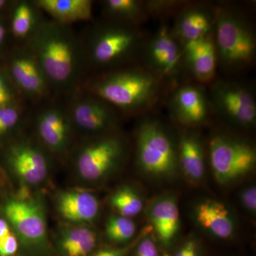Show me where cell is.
Segmentation results:
<instances>
[{"label": "cell", "instance_id": "7c38bea8", "mask_svg": "<svg viewBox=\"0 0 256 256\" xmlns=\"http://www.w3.org/2000/svg\"><path fill=\"white\" fill-rule=\"evenodd\" d=\"M206 88L188 82L170 90L168 109L176 126L195 130L210 122L213 112Z\"/></svg>", "mask_w": 256, "mask_h": 256}, {"label": "cell", "instance_id": "9a60e30c", "mask_svg": "<svg viewBox=\"0 0 256 256\" xmlns=\"http://www.w3.org/2000/svg\"><path fill=\"white\" fill-rule=\"evenodd\" d=\"M10 78L18 94L30 100L41 101L52 92L46 76L26 44L12 57Z\"/></svg>", "mask_w": 256, "mask_h": 256}, {"label": "cell", "instance_id": "484cf974", "mask_svg": "<svg viewBox=\"0 0 256 256\" xmlns=\"http://www.w3.org/2000/svg\"><path fill=\"white\" fill-rule=\"evenodd\" d=\"M109 204L117 214L132 218L140 214L143 210L142 197L134 188L126 185L111 194Z\"/></svg>", "mask_w": 256, "mask_h": 256}, {"label": "cell", "instance_id": "5bb4252c", "mask_svg": "<svg viewBox=\"0 0 256 256\" xmlns=\"http://www.w3.org/2000/svg\"><path fill=\"white\" fill-rule=\"evenodd\" d=\"M8 161L18 180L28 188L42 184L50 174L48 152L38 140L23 137L10 146Z\"/></svg>", "mask_w": 256, "mask_h": 256}, {"label": "cell", "instance_id": "8992f818", "mask_svg": "<svg viewBox=\"0 0 256 256\" xmlns=\"http://www.w3.org/2000/svg\"><path fill=\"white\" fill-rule=\"evenodd\" d=\"M207 88L213 116L236 130L255 129L256 97L252 85L236 79L216 78Z\"/></svg>", "mask_w": 256, "mask_h": 256}, {"label": "cell", "instance_id": "8fae6325", "mask_svg": "<svg viewBox=\"0 0 256 256\" xmlns=\"http://www.w3.org/2000/svg\"><path fill=\"white\" fill-rule=\"evenodd\" d=\"M70 96L67 107L74 130L88 137L119 131L122 114L107 101L86 92Z\"/></svg>", "mask_w": 256, "mask_h": 256}, {"label": "cell", "instance_id": "8d00e7d4", "mask_svg": "<svg viewBox=\"0 0 256 256\" xmlns=\"http://www.w3.org/2000/svg\"><path fill=\"white\" fill-rule=\"evenodd\" d=\"M6 30L5 28L4 24L0 21V47L2 46L6 38Z\"/></svg>", "mask_w": 256, "mask_h": 256}, {"label": "cell", "instance_id": "ffe728a7", "mask_svg": "<svg viewBox=\"0 0 256 256\" xmlns=\"http://www.w3.org/2000/svg\"><path fill=\"white\" fill-rule=\"evenodd\" d=\"M58 214L72 225H89L100 213L97 196L84 190H68L60 192L56 201Z\"/></svg>", "mask_w": 256, "mask_h": 256}, {"label": "cell", "instance_id": "4316f807", "mask_svg": "<svg viewBox=\"0 0 256 256\" xmlns=\"http://www.w3.org/2000/svg\"><path fill=\"white\" fill-rule=\"evenodd\" d=\"M136 232L132 218L119 214L112 215L106 224V235L110 242L122 244L129 242Z\"/></svg>", "mask_w": 256, "mask_h": 256}, {"label": "cell", "instance_id": "d6986e66", "mask_svg": "<svg viewBox=\"0 0 256 256\" xmlns=\"http://www.w3.org/2000/svg\"><path fill=\"white\" fill-rule=\"evenodd\" d=\"M178 128V169L191 182H201L206 172L204 144L195 130Z\"/></svg>", "mask_w": 256, "mask_h": 256}, {"label": "cell", "instance_id": "2e32d148", "mask_svg": "<svg viewBox=\"0 0 256 256\" xmlns=\"http://www.w3.org/2000/svg\"><path fill=\"white\" fill-rule=\"evenodd\" d=\"M216 4L190 2L175 15L172 31L181 45L194 41L213 32Z\"/></svg>", "mask_w": 256, "mask_h": 256}, {"label": "cell", "instance_id": "cb8c5ba5", "mask_svg": "<svg viewBox=\"0 0 256 256\" xmlns=\"http://www.w3.org/2000/svg\"><path fill=\"white\" fill-rule=\"evenodd\" d=\"M44 12L62 24L88 21L92 16V0H35Z\"/></svg>", "mask_w": 256, "mask_h": 256}, {"label": "cell", "instance_id": "4fadbf2b", "mask_svg": "<svg viewBox=\"0 0 256 256\" xmlns=\"http://www.w3.org/2000/svg\"><path fill=\"white\" fill-rule=\"evenodd\" d=\"M37 140L48 152L65 154L72 141L74 130L67 105L50 102L42 106L34 116Z\"/></svg>", "mask_w": 256, "mask_h": 256}, {"label": "cell", "instance_id": "836d02e7", "mask_svg": "<svg viewBox=\"0 0 256 256\" xmlns=\"http://www.w3.org/2000/svg\"><path fill=\"white\" fill-rule=\"evenodd\" d=\"M174 256H200V242L196 238H190L178 249Z\"/></svg>", "mask_w": 256, "mask_h": 256}, {"label": "cell", "instance_id": "30bf717a", "mask_svg": "<svg viewBox=\"0 0 256 256\" xmlns=\"http://www.w3.org/2000/svg\"><path fill=\"white\" fill-rule=\"evenodd\" d=\"M140 63L161 79L170 90L188 82L181 44L168 24L162 23L151 36H148Z\"/></svg>", "mask_w": 256, "mask_h": 256}, {"label": "cell", "instance_id": "f1b7e54d", "mask_svg": "<svg viewBox=\"0 0 256 256\" xmlns=\"http://www.w3.org/2000/svg\"><path fill=\"white\" fill-rule=\"evenodd\" d=\"M24 112L18 102L0 107V137L12 132L20 126Z\"/></svg>", "mask_w": 256, "mask_h": 256}, {"label": "cell", "instance_id": "603a6c76", "mask_svg": "<svg viewBox=\"0 0 256 256\" xmlns=\"http://www.w3.org/2000/svg\"><path fill=\"white\" fill-rule=\"evenodd\" d=\"M97 244V233L88 225H73L62 229L56 242L60 256H90Z\"/></svg>", "mask_w": 256, "mask_h": 256}, {"label": "cell", "instance_id": "83f0119b", "mask_svg": "<svg viewBox=\"0 0 256 256\" xmlns=\"http://www.w3.org/2000/svg\"><path fill=\"white\" fill-rule=\"evenodd\" d=\"M188 1L184 0H146V6L150 18H174Z\"/></svg>", "mask_w": 256, "mask_h": 256}, {"label": "cell", "instance_id": "9c48e42d", "mask_svg": "<svg viewBox=\"0 0 256 256\" xmlns=\"http://www.w3.org/2000/svg\"><path fill=\"white\" fill-rule=\"evenodd\" d=\"M8 223L20 244L30 254L42 256L48 250L46 208L38 196L21 195L9 200L4 206Z\"/></svg>", "mask_w": 256, "mask_h": 256}, {"label": "cell", "instance_id": "44dd1931", "mask_svg": "<svg viewBox=\"0 0 256 256\" xmlns=\"http://www.w3.org/2000/svg\"><path fill=\"white\" fill-rule=\"evenodd\" d=\"M194 218L198 226L218 239H228L236 232L234 216L224 204L206 198L198 202L193 210Z\"/></svg>", "mask_w": 256, "mask_h": 256}, {"label": "cell", "instance_id": "e575fe53", "mask_svg": "<svg viewBox=\"0 0 256 256\" xmlns=\"http://www.w3.org/2000/svg\"><path fill=\"white\" fill-rule=\"evenodd\" d=\"M140 235L139 238L136 240L133 245L128 246L121 248H104L102 250H98V252H94L90 256H126L129 250H130L132 246L137 242L138 239L140 237Z\"/></svg>", "mask_w": 256, "mask_h": 256}, {"label": "cell", "instance_id": "7a4b0ae2", "mask_svg": "<svg viewBox=\"0 0 256 256\" xmlns=\"http://www.w3.org/2000/svg\"><path fill=\"white\" fill-rule=\"evenodd\" d=\"M85 89L107 101L121 114L139 117L152 112L170 92L140 62L96 74Z\"/></svg>", "mask_w": 256, "mask_h": 256}, {"label": "cell", "instance_id": "ba28073f", "mask_svg": "<svg viewBox=\"0 0 256 256\" xmlns=\"http://www.w3.org/2000/svg\"><path fill=\"white\" fill-rule=\"evenodd\" d=\"M127 153V141L119 131L89 137L76 152V171L88 182L101 181L120 166Z\"/></svg>", "mask_w": 256, "mask_h": 256}, {"label": "cell", "instance_id": "7402d4cb", "mask_svg": "<svg viewBox=\"0 0 256 256\" xmlns=\"http://www.w3.org/2000/svg\"><path fill=\"white\" fill-rule=\"evenodd\" d=\"M43 12L35 0H22L14 3L10 28L14 38L22 44L28 43L45 21Z\"/></svg>", "mask_w": 256, "mask_h": 256}, {"label": "cell", "instance_id": "5b68a950", "mask_svg": "<svg viewBox=\"0 0 256 256\" xmlns=\"http://www.w3.org/2000/svg\"><path fill=\"white\" fill-rule=\"evenodd\" d=\"M136 158L144 174L172 178L178 170V134L151 112L140 116L136 128Z\"/></svg>", "mask_w": 256, "mask_h": 256}, {"label": "cell", "instance_id": "3957f363", "mask_svg": "<svg viewBox=\"0 0 256 256\" xmlns=\"http://www.w3.org/2000/svg\"><path fill=\"white\" fill-rule=\"evenodd\" d=\"M148 37L140 26L98 24L82 40L87 67L97 74L140 63Z\"/></svg>", "mask_w": 256, "mask_h": 256}, {"label": "cell", "instance_id": "6da1fadb", "mask_svg": "<svg viewBox=\"0 0 256 256\" xmlns=\"http://www.w3.org/2000/svg\"><path fill=\"white\" fill-rule=\"evenodd\" d=\"M46 76L52 92L72 96L87 68L82 38L69 25L45 20L26 44Z\"/></svg>", "mask_w": 256, "mask_h": 256}, {"label": "cell", "instance_id": "4dcf8cb0", "mask_svg": "<svg viewBox=\"0 0 256 256\" xmlns=\"http://www.w3.org/2000/svg\"><path fill=\"white\" fill-rule=\"evenodd\" d=\"M10 82L4 74L0 73V107L16 102L18 92Z\"/></svg>", "mask_w": 256, "mask_h": 256}, {"label": "cell", "instance_id": "1f68e13d", "mask_svg": "<svg viewBox=\"0 0 256 256\" xmlns=\"http://www.w3.org/2000/svg\"><path fill=\"white\" fill-rule=\"evenodd\" d=\"M240 203L242 207L249 213L255 215L256 213V188L255 185H250L242 188L239 194Z\"/></svg>", "mask_w": 256, "mask_h": 256}, {"label": "cell", "instance_id": "ac0fdd59", "mask_svg": "<svg viewBox=\"0 0 256 256\" xmlns=\"http://www.w3.org/2000/svg\"><path fill=\"white\" fill-rule=\"evenodd\" d=\"M146 216L152 232L156 234L160 245L169 249L176 240L181 227L176 198L170 194L156 197L148 206Z\"/></svg>", "mask_w": 256, "mask_h": 256}, {"label": "cell", "instance_id": "277c9868", "mask_svg": "<svg viewBox=\"0 0 256 256\" xmlns=\"http://www.w3.org/2000/svg\"><path fill=\"white\" fill-rule=\"evenodd\" d=\"M213 36L218 68L225 73L242 74L255 65L256 30L245 12L230 3L216 4Z\"/></svg>", "mask_w": 256, "mask_h": 256}, {"label": "cell", "instance_id": "74e56055", "mask_svg": "<svg viewBox=\"0 0 256 256\" xmlns=\"http://www.w3.org/2000/svg\"><path fill=\"white\" fill-rule=\"evenodd\" d=\"M8 4H9V2L5 1V0H0V11L4 10Z\"/></svg>", "mask_w": 256, "mask_h": 256}, {"label": "cell", "instance_id": "f546056e", "mask_svg": "<svg viewBox=\"0 0 256 256\" xmlns=\"http://www.w3.org/2000/svg\"><path fill=\"white\" fill-rule=\"evenodd\" d=\"M150 226L142 230V235L134 248V256H160L156 240L151 235Z\"/></svg>", "mask_w": 256, "mask_h": 256}, {"label": "cell", "instance_id": "d590c367", "mask_svg": "<svg viewBox=\"0 0 256 256\" xmlns=\"http://www.w3.org/2000/svg\"><path fill=\"white\" fill-rule=\"evenodd\" d=\"M10 232L11 230H10V224L8 220L0 218V239L3 238Z\"/></svg>", "mask_w": 256, "mask_h": 256}, {"label": "cell", "instance_id": "d4e9b609", "mask_svg": "<svg viewBox=\"0 0 256 256\" xmlns=\"http://www.w3.org/2000/svg\"><path fill=\"white\" fill-rule=\"evenodd\" d=\"M101 4L108 21L140 26L150 18L146 1L142 0H105Z\"/></svg>", "mask_w": 256, "mask_h": 256}, {"label": "cell", "instance_id": "e0dca14e", "mask_svg": "<svg viewBox=\"0 0 256 256\" xmlns=\"http://www.w3.org/2000/svg\"><path fill=\"white\" fill-rule=\"evenodd\" d=\"M186 74L196 84L208 86L217 78L218 58L213 32L182 45Z\"/></svg>", "mask_w": 256, "mask_h": 256}, {"label": "cell", "instance_id": "52a82bcc", "mask_svg": "<svg viewBox=\"0 0 256 256\" xmlns=\"http://www.w3.org/2000/svg\"><path fill=\"white\" fill-rule=\"evenodd\" d=\"M207 146L212 172L220 184L234 182L256 168V146L246 138L225 131L216 132Z\"/></svg>", "mask_w": 256, "mask_h": 256}, {"label": "cell", "instance_id": "d6a6232c", "mask_svg": "<svg viewBox=\"0 0 256 256\" xmlns=\"http://www.w3.org/2000/svg\"><path fill=\"white\" fill-rule=\"evenodd\" d=\"M20 242L16 234L10 232L0 239V256H13L18 252Z\"/></svg>", "mask_w": 256, "mask_h": 256}]
</instances>
